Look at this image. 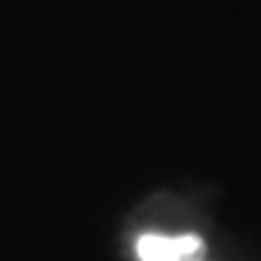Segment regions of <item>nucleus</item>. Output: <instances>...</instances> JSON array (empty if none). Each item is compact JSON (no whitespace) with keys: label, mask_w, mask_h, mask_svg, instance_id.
<instances>
[{"label":"nucleus","mask_w":261,"mask_h":261,"mask_svg":"<svg viewBox=\"0 0 261 261\" xmlns=\"http://www.w3.org/2000/svg\"><path fill=\"white\" fill-rule=\"evenodd\" d=\"M141 261H200L203 256V240L195 234H144L136 245Z\"/></svg>","instance_id":"obj_1"}]
</instances>
